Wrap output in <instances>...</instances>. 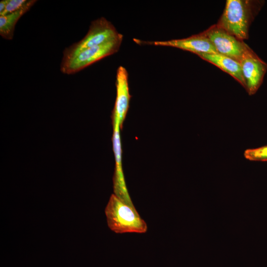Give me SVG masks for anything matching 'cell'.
<instances>
[{"instance_id":"52a82bcc","label":"cell","mask_w":267,"mask_h":267,"mask_svg":"<svg viewBox=\"0 0 267 267\" xmlns=\"http://www.w3.org/2000/svg\"><path fill=\"white\" fill-rule=\"evenodd\" d=\"M246 83V89L254 94L262 85L267 71V64L250 48L239 61Z\"/></svg>"},{"instance_id":"ba28073f","label":"cell","mask_w":267,"mask_h":267,"mask_svg":"<svg viewBox=\"0 0 267 267\" xmlns=\"http://www.w3.org/2000/svg\"><path fill=\"white\" fill-rule=\"evenodd\" d=\"M134 40L138 44L171 46L189 51L197 55L202 53H218L203 32L184 39L165 41L145 42L135 39Z\"/></svg>"},{"instance_id":"3957f363","label":"cell","mask_w":267,"mask_h":267,"mask_svg":"<svg viewBox=\"0 0 267 267\" xmlns=\"http://www.w3.org/2000/svg\"><path fill=\"white\" fill-rule=\"evenodd\" d=\"M123 37L103 45L83 49L68 54H63L60 65L62 73L75 74L99 60L117 52Z\"/></svg>"},{"instance_id":"4fadbf2b","label":"cell","mask_w":267,"mask_h":267,"mask_svg":"<svg viewBox=\"0 0 267 267\" xmlns=\"http://www.w3.org/2000/svg\"><path fill=\"white\" fill-rule=\"evenodd\" d=\"M26 0H8L6 8L2 15H5L21 9L27 2Z\"/></svg>"},{"instance_id":"7a4b0ae2","label":"cell","mask_w":267,"mask_h":267,"mask_svg":"<svg viewBox=\"0 0 267 267\" xmlns=\"http://www.w3.org/2000/svg\"><path fill=\"white\" fill-rule=\"evenodd\" d=\"M107 224L117 233H145L147 225L136 209L129 206L112 194L105 209Z\"/></svg>"},{"instance_id":"5b68a950","label":"cell","mask_w":267,"mask_h":267,"mask_svg":"<svg viewBox=\"0 0 267 267\" xmlns=\"http://www.w3.org/2000/svg\"><path fill=\"white\" fill-rule=\"evenodd\" d=\"M219 54L239 62L251 48L243 41L229 34L217 25L203 32Z\"/></svg>"},{"instance_id":"277c9868","label":"cell","mask_w":267,"mask_h":267,"mask_svg":"<svg viewBox=\"0 0 267 267\" xmlns=\"http://www.w3.org/2000/svg\"><path fill=\"white\" fill-rule=\"evenodd\" d=\"M123 37L112 24L106 18L101 17L93 21L86 35L79 42L65 49L63 54L99 46Z\"/></svg>"},{"instance_id":"8992f818","label":"cell","mask_w":267,"mask_h":267,"mask_svg":"<svg viewBox=\"0 0 267 267\" xmlns=\"http://www.w3.org/2000/svg\"><path fill=\"white\" fill-rule=\"evenodd\" d=\"M113 148L115 159V169L113 176L114 194L122 202L136 209L130 198L126 186L122 164V148L120 136L121 128L118 118L113 115Z\"/></svg>"},{"instance_id":"30bf717a","label":"cell","mask_w":267,"mask_h":267,"mask_svg":"<svg viewBox=\"0 0 267 267\" xmlns=\"http://www.w3.org/2000/svg\"><path fill=\"white\" fill-rule=\"evenodd\" d=\"M197 55L231 75L246 89L245 81L239 62L219 53H202Z\"/></svg>"},{"instance_id":"6da1fadb","label":"cell","mask_w":267,"mask_h":267,"mask_svg":"<svg viewBox=\"0 0 267 267\" xmlns=\"http://www.w3.org/2000/svg\"><path fill=\"white\" fill-rule=\"evenodd\" d=\"M263 3L261 0H227L217 25L243 41L248 38L250 25Z\"/></svg>"},{"instance_id":"5bb4252c","label":"cell","mask_w":267,"mask_h":267,"mask_svg":"<svg viewBox=\"0 0 267 267\" xmlns=\"http://www.w3.org/2000/svg\"><path fill=\"white\" fill-rule=\"evenodd\" d=\"M8 0H2L0 1V15H2L5 11Z\"/></svg>"},{"instance_id":"8fae6325","label":"cell","mask_w":267,"mask_h":267,"mask_svg":"<svg viewBox=\"0 0 267 267\" xmlns=\"http://www.w3.org/2000/svg\"><path fill=\"white\" fill-rule=\"evenodd\" d=\"M35 0H28L20 9L11 13L0 16V35L4 39L12 40L14 36V29L19 19L28 11L34 3Z\"/></svg>"},{"instance_id":"7c38bea8","label":"cell","mask_w":267,"mask_h":267,"mask_svg":"<svg viewBox=\"0 0 267 267\" xmlns=\"http://www.w3.org/2000/svg\"><path fill=\"white\" fill-rule=\"evenodd\" d=\"M245 158L250 161H267V145L254 149H248L245 151Z\"/></svg>"},{"instance_id":"9c48e42d","label":"cell","mask_w":267,"mask_h":267,"mask_svg":"<svg viewBox=\"0 0 267 267\" xmlns=\"http://www.w3.org/2000/svg\"><path fill=\"white\" fill-rule=\"evenodd\" d=\"M116 98L113 114L118 118L121 128L126 118L130 104L131 95L128 84V73L126 69L120 66L116 74Z\"/></svg>"}]
</instances>
